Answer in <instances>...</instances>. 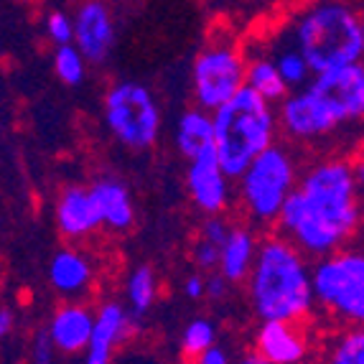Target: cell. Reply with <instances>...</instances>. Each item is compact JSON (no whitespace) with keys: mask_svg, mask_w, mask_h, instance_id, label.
I'll use <instances>...</instances> for the list:
<instances>
[{"mask_svg":"<svg viewBox=\"0 0 364 364\" xmlns=\"http://www.w3.org/2000/svg\"><path fill=\"white\" fill-rule=\"evenodd\" d=\"M362 199L354 166L321 161L301 178L278 217L280 235L311 257L331 255L359 230Z\"/></svg>","mask_w":364,"mask_h":364,"instance_id":"1","label":"cell"},{"mask_svg":"<svg viewBox=\"0 0 364 364\" xmlns=\"http://www.w3.org/2000/svg\"><path fill=\"white\" fill-rule=\"evenodd\" d=\"M247 293L262 321H301L316 304L314 267L306 262V252L283 235L262 240Z\"/></svg>","mask_w":364,"mask_h":364,"instance_id":"2","label":"cell"},{"mask_svg":"<svg viewBox=\"0 0 364 364\" xmlns=\"http://www.w3.org/2000/svg\"><path fill=\"white\" fill-rule=\"evenodd\" d=\"M314 74L364 61V18L341 0H314L288 26Z\"/></svg>","mask_w":364,"mask_h":364,"instance_id":"3","label":"cell"},{"mask_svg":"<svg viewBox=\"0 0 364 364\" xmlns=\"http://www.w3.org/2000/svg\"><path fill=\"white\" fill-rule=\"evenodd\" d=\"M214 115V148L232 178H240L262 151L273 146L278 117L273 102L245 85Z\"/></svg>","mask_w":364,"mask_h":364,"instance_id":"4","label":"cell"},{"mask_svg":"<svg viewBox=\"0 0 364 364\" xmlns=\"http://www.w3.org/2000/svg\"><path fill=\"white\" fill-rule=\"evenodd\" d=\"M240 181V199L245 212L257 225L278 222L288 196L296 188V164L291 153L280 146H270L247 166Z\"/></svg>","mask_w":364,"mask_h":364,"instance_id":"5","label":"cell"},{"mask_svg":"<svg viewBox=\"0 0 364 364\" xmlns=\"http://www.w3.org/2000/svg\"><path fill=\"white\" fill-rule=\"evenodd\" d=\"M102 117L109 135L128 151H148L161 133V107L140 82H117L107 90Z\"/></svg>","mask_w":364,"mask_h":364,"instance_id":"6","label":"cell"},{"mask_svg":"<svg viewBox=\"0 0 364 364\" xmlns=\"http://www.w3.org/2000/svg\"><path fill=\"white\" fill-rule=\"evenodd\" d=\"M316 304L346 323H364V252L336 250L314 265Z\"/></svg>","mask_w":364,"mask_h":364,"instance_id":"7","label":"cell"},{"mask_svg":"<svg viewBox=\"0 0 364 364\" xmlns=\"http://www.w3.org/2000/svg\"><path fill=\"white\" fill-rule=\"evenodd\" d=\"M247 85V59L232 46H209L194 59L191 92L199 107L214 112Z\"/></svg>","mask_w":364,"mask_h":364,"instance_id":"8","label":"cell"},{"mask_svg":"<svg viewBox=\"0 0 364 364\" xmlns=\"http://www.w3.org/2000/svg\"><path fill=\"white\" fill-rule=\"evenodd\" d=\"M344 125L328 100L314 87H301L280 102V128L298 143H316Z\"/></svg>","mask_w":364,"mask_h":364,"instance_id":"9","label":"cell"},{"mask_svg":"<svg viewBox=\"0 0 364 364\" xmlns=\"http://www.w3.org/2000/svg\"><path fill=\"white\" fill-rule=\"evenodd\" d=\"M230 181L232 176L219 161L217 148H207L199 156L188 158L186 188L194 207L204 214H222L230 204Z\"/></svg>","mask_w":364,"mask_h":364,"instance_id":"10","label":"cell"},{"mask_svg":"<svg viewBox=\"0 0 364 364\" xmlns=\"http://www.w3.org/2000/svg\"><path fill=\"white\" fill-rule=\"evenodd\" d=\"M311 87L328 100L344 125L364 120V61L314 74Z\"/></svg>","mask_w":364,"mask_h":364,"instance_id":"11","label":"cell"},{"mask_svg":"<svg viewBox=\"0 0 364 364\" xmlns=\"http://www.w3.org/2000/svg\"><path fill=\"white\" fill-rule=\"evenodd\" d=\"M74 43L92 64H102L115 46V23L102 0H87L74 16Z\"/></svg>","mask_w":364,"mask_h":364,"instance_id":"12","label":"cell"},{"mask_svg":"<svg viewBox=\"0 0 364 364\" xmlns=\"http://www.w3.org/2000/svg\"><path fill=\"white\" fill-rule=\"evenodd\" d=\"M255 352L265 359V364H298L309 357V341L296 321L270 318L257 328Z\"/></svg>","mask_w":364,"mask_h":364,"instance_id":"13","label":"cell"},{"mask_svg":"<svg viewBox=\"0 0 364 364\" xmlns=\"http://www.w3.org/2000/svg\"><path fill=\"white\" fill-rule=\"evenodd\" d=\"M56 227L69 240L90 237L92 232L102 227V217H100V207L92 188L69 186L61 191L56 201Z\"/></svg>","mask_w":364,"mask_h":364,"instance_id":"14","label":"cell"},{"mask_svg":"<svg viewBox=\"0 0 364 364\" xmlns=\"http://www.w3.org/2000/svg\"><path fill=\"white\" fill-rule=\"evenodd\" d=\"M95 318L87 306L67 304L61 306L54 316H51L46 331L54 339L56 352L64 357H85L87 346H90L92 331H95Z\"/></svg>","mask_w":364,"mask_h":364,"instance_id":"15","label":"cell"},{"mask_svg":"<svg viewBox=\"0 0 364 364\" xmlns=\"http://www.w3.org/2000/svg\"><path fill=\"white\" fill-rule=\"evenodd\" d=\"M133 331V314L125 311L120 304H105L95 318L90 346H87V364H107L115 349L128 339Z\"/></svg>","mask_w":364,"mask_h":364,"instance_id":"16","label":"cell"},{"mask_svg":"<svg viewBox=\"0 0 364 364\" xmlns=\"http://www.w3.org/2000/svg\"><path fill=\"white\" fill-rule=\"evenodd\" d=\"M92 194L100 207V217H102V227L112 232H125L133 227L135 222V209L133 199H130L128 186L117 178H100L92 183Z\"/></svg>","mask_w":364,"mask_h":364,"instance_id":"17","label":"cell"},{"mask_svg":"<svg viewBox=\"0 0 364 364\" xmlns=\"http://www.w3.org/2000/svg\"><path fill=\"white\" fill-rule=\"evenodd\" d=\"M49 283L59 296H82L92 283V262L79 250H59L49 262Z\"/></svg>","mask_w":364,"mask_h":364,"instance_id":"18","label":"cell"},{"mask_svg":"<svg viewBox=\"0 0 364 364\" xmlns=\"http://www.w3.org/2000/svg\"><path fill=\"white\" fill-rule=\"evenodd\" d=\"M257 250L260 242L247 227H232L230 237L222 245V262H219V273H225L230 283H242L250 278L252 267L257 260Z\"/></svg>","mask_w":364,"mask_h":364,"instance_id":"19","label":"cell"},{"mask_svg":"<svg viewBox=\"0 0 364 364\" xmlns=\"http://www.w3.org/2000/svg\"><path fill=\"white\" fill-rule=\"evenodd\" d=\"M173 143L183 158H194L201 151L214 146V115L209 109L199 107L186 109L176 120L173 128Z\"/></svg>","mask_w":364,"mask_h":364,"instance_id":"20","label":"cell"},{"mask_svg":"<svg viewBox=\"0 0 364 364\" xmlns=\"http://www.w3.org/2000/svg\"><path fill=\"white\" fill-rule=\"evenodd\" d=\"M247 87L260 92L262 97L270 102H283L291 95V87L278 72V64L273 56H252L247 59Z\"/></svg>","mask_w":364,"mask_h":364,"instance_id":"21","label":"cell"},{"mask_svg":"<svg viewBox=\"0 0 364 364\" xmlns=\"http://www.w3.org/2000/svg\"><path fill=\"white\" fill-rule=\"evenodd\" d=\"M270 56H273V61L278 64V72L283 74V79L288 82L291 90H301V87L311 85L314 69H311V64L306 61V56L301 54V49L288 38V33H286V41L280 43V46H275Z\"/></svg>","mask_w":364,"mask_h":364,"instance_id":"22","label":"cell"},{"mask_svg":"<svg viewBox=\"0 0 364 364\" xmlns=\"http://www.w3.org/2000/svg\"><path fill=\"white\" fill-rule=\"evenodd\" d=\"M125 296H128V306L133 316H146L153 309L158 296V283L156 273H153L148 265L135 267L128 278V286H125Z\"/></svg>","mask_w":364,"mask_h":364,"instance_id":"23","label":"cell"},{"mask_svg":"<svg viewBox=\"0 0 364 364\" xmlns=\"http://www.w3.org/2000/svg\"><path fill=\"white\" fill-rule=\"evenodd\" d=\"M326 359L334 364H364V323H349L326 346Z\"/></svg>","mask_w":364,"mask_h":364,"instance_id":"24","label":"cell"},{"mask_svg":"<svg viewBox=\"0 0 364 364\" xmlns=\"http://www.w3.org/2000/svg\"><path fill=\"white\" fill-rule=\"evenodd\" d=\"M87 56L79 49L77 43H64L56 46L54 51V72L59 77V82H64L67 87H77L85 82L87 74Z\"/></svg>","mask_w":364,"mask_h":364,"instance_id":"25","label":"cell"},{"mask_svg":"<svg viewBox=\"0 0 364 364\" xmlns=\"http://www.w3.org/2000/svg\"><path fill=\"white\" fill-rule=\"evenodd\" d=\"M214 344H217V326H214V321H209V318H194V321L186 323L181 336V349L186 357L199 359V354H204Z\"/></svg>","mask_w":364,"mask_h":364,"instance_id":"26","label":"cell"},{"mask_svg":"<svg viewBox=\"0 0 364 364\" xmlns=\"http://www.w3.org/2000/svg\"><path fill=\"white\" fill-rule=\"evenodd\" d=\"M46 36L54 46H64V43H74V18H69L67 13L54 11L46 16Z\"/></svg>","mask_w":364,"mask_h":364,"instance_id":"27","label":"cell"},{"mask_svg":"<svg viewBox=\"0 0 364 364\" xmlns=\"http://www.w3.org/2000/svg\"><path fill=\"white\" fill-rule=\"evenodd\" d=\"M194 262L199 270H217L222 262V245H214L201 237L194 245Z\"/></svg>","mask_w":364,"mask_h":364,"instance_id":"28","label":"cell"},{"mask_svg":"<svg viewBox=\"0 0 364 364\" xmlns=\"http://www.w3.org/2000/svg\"><path fill=\"white\" fill-rule=\"evenodd\" d=\"M56 346H54V339H51V334L43 328V331H38L36 336H33V346H31V357H33V362L38 364H51L56 359Z\"/></svg>","mask_w":364,"mask_h":364,"instance_id":"29","label":"cell"},{"mask_svg":"<svg viewBox=\"0 0 364 364\" xmlns=\"http://www.w3.org/2000/svg\"><path fill=\"white\" fill-rule=\"evenodd\" d=\"M230 232H232V227L222 219V214H207V222L201 225V237L214 245H225Z\"/></svg>","mask_w":364,"mask_h":364,"instance_id":"30","label":"cell"},{"mask_svg":"<svg viewBox=\"0 0 364 364\" xmlns=\"http://www.w3.org/2000/svg\"><path fill=\"white\" fill-rule=\"evenodd\" d=\"M183 296L191 298V301H199V298H207V275H188L183 280Z\"/></svg>","mask_w":364,"mask_h":364,"instance_id":"31","label":"cell"},{"mask_svg":"<svg viewBox=\"0 0 364 364\" xmlns=\"http://www.w3.org/2000/svg\"><path fill=\"white\" fill-rule=\"evenodd\" d=\"M227 286H230V278L225 273H209L207 275V298L212 301H219V298L227 296Z\"/></svg>","mask_w":364,"mask_h":364,"instance_id":"32","label":"cell"},{"mask_svg":"<svg viewBox=\"0 0 364 364\" xmlns=\"http://www.w3.org/2000/svg\"><path fill=\"white\" fill-rule=\"evenodd\" d=\"M196 362H199V364H227V362H230V354H227L225 346L214 344V346H209L204 354H199V359H196Z\"/></svg>","mask_w":364,"mask_h":364,"instance_id":"33","label":"cell"},{"mask_svg":"<svg viewBox=\"0 0 364 364\" xmlns=\"http://www.w3.org/2000/svg\"><path fill=\"white\" fill-rule=\"evenodd\" d=\"M354 178H357V191H359V199H362V207H364V153L354 161Z\"/></svg>","mask_w":364,"mask_h":364,"instance_id":"34","label":"cell"},{"mask_svg":"<svg viewBox=\"0 0 364 364\" xmlns=\"http://www.w3.org/2000/svg\"><path fill=\"white\" fill-rule=\"evenodd\" d=\"M11 331H13V311L3 306V309H0V336L6 339Z\"/></svg>","mask_w":364,"mask_h":364,"instance_id":"35","label":"cell"}]
</instances>
